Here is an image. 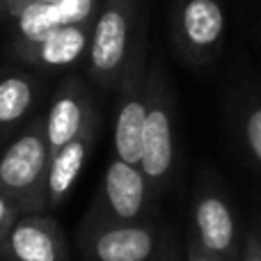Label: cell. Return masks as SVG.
Wrapping results in <instances>:
<instances>
[{
	"label": "cell",
	"mask_w": 261,
	"mask_h": 261,
	"mask_svg": "<svg viewBox=\"0 0 261 261\" xmlns=\"http://www.w3.org/2000/svg\"><path fill=\"white\" fill-rule=\"evenodd\" d=\"M138 3L140 0H103L96 12L87 48V67L92 81L101 90H117L142 37L138 25Z\"/></svg>",
	"instance_id": "1"
},
{
	"label": "cell",
	"mask_w": 261,
	"mask_h": 261,
	"mask_svg": "<svg viewBox=\"0 0 261 261\" xmlns=\"http://www.w3.org/2000/svg\"><path fill=\"white\" fill-rule=\"evenodd\" d=\"M50 149L44 133V117L23 128L0 153V193H5L18 211L39 213L46 206V176Z\"/></svg>",
	"instance_id": "2"
},
{
	"label": "cell",
	"mask_w": 261,
	"mask_h": 261,
	"mask_svg": "<svg viewBox=\"0 0 261 261\" xmlns=\"http://www.w3.org/2000/svg\"><path fill=\"white\" fill-rule=\"evenodd\" d=\"M174 167V117L172 94L161 64L147 76V119L142 133L140 170L151 186H161Z\"/></svg>",
	"instance_id": "3"
},
{
	"label": "cell",
	"mask_w": 261,
	"mask_h": 261,
	"mask_svg": "<svg viewBox=\"0 0 261 261\" xmlns=\"http://www.w3.org/2000/svg\"><path fill=\"white\" fill-rule=\"evenodd\" d=\"M144 37H140L133 55H130L126 71L119 81L117 103H115V124L113 142L115 156L128 165L140 167L142 158V133L147 119V64H144Z\"/></svg>",
	"instance_id": "4"
},
{
	"label": "cell",
	"mask_w": 261,
	"mask_h": 261,
	"mask_svg": "<svg viewBox=\"0 0 261 261\" xmlns=\"http://www.w3.org/2000/svg\"><path fill=\"white\" fill-rule=\"evenodd\" d=\"M225 25V9L218 0H181L172 18V35L179 53L199 64L216 58Z\"/></svg>",
	"instance_id": "5"
},
{
	"label": "cell",
	"mask_w": 261,
	"mask_h": 261,
	"mask_svg": "<svg viewBox=\"0 0 261 261\" xmlns=\"http://www.w3.org/2000/svg\"><path fill=\"white\" fill-rule=\"evenodd\" d=\"M92 124H94V110H92L85 83L76 76L67 78L58 87L48 106V113L44 115V133L50 153L78 138Z\"/></svg>",
	"instance_id": "6"
},
{
	"label": "cell",
	"mask_w": 261,
	"mask_h": 261,
	"mask_svg": "<svg viewBox=\"0 0 261 261\" xmlns=\"http://www.w3.org/2000/svg\"><path fill=\"white\" fill-rule=\"evenodd\" d=\"M147 190L149 181L142 174V170L115 156L103 172L99 197L108 222H133L144 208Z\"/></svg>",
	"instance_id": "7"
},
{
	"label": "cell",
	"mask_w": 261,
	"mask_h": 261,
	"mask_svg": "<svg viewBox=\"0 0 261 261\" xmlns=\"http://www.w3.org/2000/svg\"><path fill=\"white\" fill-rule=\"evenodd\" d=\"M0 250L12 261H64L62 231L53 218L41 213L18 218Z\"/></svg>",
	"instance_id": "8"
},
{
	"label": "cell",
	"mask_w": 261,
	"mask_h": 261,
	"mask_svg": "<svg viewBox=\"0 0 261 261\" xmlns=\"http://www.w3.org/2000/svg\"><path fill=\"white\" fill-rule=\"evenodd\" d=\"M85 248L92 261H149L156 236L144 225L103 222L90 231Z\"/></svg>",
	"instance_id": "9"
},
{
	"label": "cell",
	"mask_w": 261,
	"mask_h": 261,
	"mask_svg": "<svg viewBox=\"0 0 261 261\" xmlns=\"http://www.w3.org/2000/svg\"><path fill=\"white\" fill-rule=\"evenodd\" d=\"M92 23H71L50 32L37 44H16L18 58L44 69H64L83 58L90 48Z\"/></svg>",
	"instance_id": "10"
},
{
	"label": "cell",
	"mask_w": 261,
	"mask_h": 261,
	"mask_svg": "<svg viewBox=\"0 0 261 261\" xmlns=\"http://www.w3.org/2000/svg\"><path fill=\"white\" fill-rule=\"evenodd\" d=\"M92 142H94V124L71 142H67L62 149L50 153L48 176H46V206H60L69 197L85 167Z\"/></svg>",
	"instance_id": "11"
},
{
	"label": "cell",
	"mask_w": 261,
	"mask_h": 261,
	"mask_svg": "<svg viewBox=\"0 0 261 261\" xmlns=\"http://www.w3.org/2000/svg\"><path fill=\"white\" fill-rule=\"evenodd\" d=\"M195 227L202 250L208 254H227L234 245V218L225 199L204 195L195 206Z\"/></svg>",
	"instance_id": "12"
},
{
	"label": "cell",
	"mask_w": 261,
	"mask_h": 261,
	"mask_svg": "<svg viewBox=\"0 0 261 261\" xmlns=\"http://www.w3.org/2000/svg\"><path fill=\"white\" fill-rule=\"evenodd\" d=\"M35 103V83L23 73L0 78V138L14 130L30 115Z\"/></svg>",
	"instance_id": "13"
},
{
	"label": "cell",
	"mask_w": 261,
	"mask_h": 261,
	"mask_svg": "<svg viewBox=\"0 0 261 261\" xmlns=\"http://www.w3.org/2000/svg\"><path fill=\"white\" fill-rule=\"evenodd\" d=\"M14 23L18 35L16 44H37L58 28H62L55 5H28L23 12L14 16Z\"/></svg>",
	"instance_id": "14"
},
{
	"label": "cell",
	"mask_w": 261,
	"mask_h": 261,
	"mask_svg": "<svg viewBox=\"0 0 261 261\" xmlns=\"http://www.w3.org/2000/svg\"><path fill=\"white\" fill-rule=\"evenodd\" d=\"M245 140L248 147L252 151V156L257 158V163L261 165V106H254L245 117Z\"/></svg>",
	"instance_id": "15"
},
{
	"label": "cell",
	"mask_w": 261,
	"mask_h": 261,
	"mask_svg": "<svg viewBox=\"0 0 261 261\" xmlns=\"http://www.w3.org/2000/svg\"><path fill=\"white\" fill-rule=\"evenodd\" d=\"M18 218H21L18 206L5 193H0V248H3V243H5V239H7L9 229L14 227V222H16Z\"/></svg>",
	"instance_id": "16"
},
{
	"label": "cell",
	"mask_w": 261,
	"mask_h": 261,
	"mask_svg": "<svg viewBox=\"0 0 261 261\" xmlns=\"http://www.w3.org/2000/svg\"><path fill=\"white\" fill-rule=\"evenodd\" d=\"M58 3L60 0H7V9H5V12L14 18L18 12H23L28 5H58Z\"/></svg>",
	"instance_id": "17"
},
{
	"label": "cell",
	"mask_w": 261,
	"mask_h": 261,
	"mask_svg": "<svg viewBox=\"0 0 261 261\" xmlns=\"http://www.w3.org/2000/svg\"><path fill=\"white\" fill-rule=\"evenodd\" d=\"M188 261H218V259H213L211 254L204 252V250H190Z\"/></svg>",
	"instance_id": "18"
},
{
	"label": "cell",
	"mask_w": 261,
	"mask_h": 261,
	"mask_svg": "<svg viewBox=\"0 0 261 261\" xmlns=\"http://www.w3.org/2000/svg\"><path fill=\"white\" fill-rule=\"evenodd\" d=\"M248 261H261V248H254V243L248 250Z\"/></svg>",
	"instance_id": "19"
},
{
	"label": "cell",
	"mask_w": 261,
	"mask_h": 261,
	"mask_svg": "<svg viewBox=\"0 0 261 261\" xmlns=\"http://www.w3.org/2000/svg\"><path fill=\"white\" fill-rule=\"evenodd\" d=\"M3 9H7V0H0V12H3Z\"/></svg>",
	"instance_id": "20"
}]
</instances>
